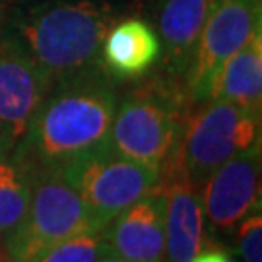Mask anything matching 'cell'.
<instances>
[{"mask_svg":"<svg viewBox=\"0 0 262 262\" xmlns=\"http://www.w3.org/2000/svg\"><path fill=\"white\" fill-rule=\"evenodd\" d=\"M119 94L103 66L51 84L14 151L29 169L58 171L109 148Z\"/></svg>","mask_w":262,"mask_h":262,"instance_id":"obj_1","label":"cell"},{"mask_svg":"<svg viewBox=\"0 0 262 262\" xmlns=\"http://www.w3.org/2000/svg\"><path fill=\"white\" fill-rule=\"evenodd\" d=\"M117 12L105 0H29L12 12L4 35L21 47L51 84L101 64Z\"/></svg>","mask_w":262,"mask_h":262,"instance_id":"obj_2","label":"cell"},{"mask_svg":"<svg viewBox=\"0 0 262 262\" xmlns=\"http://www.w3.org/2000/svg\"><path fill=\"white\" fill-rule=\"evenodd\" d=\"M185 122L183 95L175 88L163 82L138 85L117 101L109 148L163 175L177 163Z\"/></svg>","mask_w":262,"mask_h":262,"instance_id":"obj_3","label":"cell"},{"mask_svg":"<svg viewBox=\"0 0 262 262\" xmlns=\"http://www.w3.org/2000/svg\"><path fill=\"white\" fill-rule=\"evenodd\" d=\"M88 231H101L76 188L60 173L31 169V196L26 214L0 241L8 262H28L49 245Z\"/></svg>","mask_w":262,"mask_h":262,"instance_id":"obj_4","label":"cell"},{"mask_svg":"<svg viewBox=\"0 0 262 262\" xmlns=\"http://www.w3.org/2000/svg\"><path fill=\"white\" fill-rule=\"evenodd\" d=\"M185 122L177 161L188 181L200 187L210 173L231 158L260 146V111L229 103L206 101Z\"/></svg>","mask_w":262,"mask_h":262,"instance_id":"obj_5","label":"cell"},{"mask_svg":"<svg viewBox=\"0 0 262 262\" xmlns=\"http://www.w3.org/2000/svg\"><path fill=\"white\" fill-rule=\"evenodd\" d=\"M56 173L76 188L101 229L119 212L150 194L161 183L156 169L122 158L111 148L78 159Z\"/></svg>","mask_w":262,"mask_h":262,"instance_id":"obj_6","label":"cell"},{"mask_svg":"<svg viewBox=\"0 0 262 262\" xmlns=\"http://www.w3.org/2000/svg\"><path fill=\"white\" fill-rule=\"evenodd\" d=\"M258 31L260 0H215L185 74V88L194 103H204L215 72Z\"/></svg>","mask_w":262,"mask_h":262,"instance_id":"obj_7","label":"cell"},{"mask_svg":"<svg viewBox=\"0 0 262 262\" xmlns=\"http://www.w3.org/2000/svg\"><path fill=\"white\" fill-rule=\"evenodd\" d=\"M260 146L243 151L210 173L198 187L202 214L220 233L233 231L247 215L260 210Z\"/></svg>","mask_w":262,"mask_h":262,"instance_id":"obj_8","label":"cell"},{"mask_svg":"<svg viewBox=\"0 0 262 262\" xmlns=\"http://www.w3.org/2000/svg\"><path fill=\"white\" fill-rule=\"evenodd\" d=\"M51 88L45 72L12 39H0V138L16 148Z\"/></svg>","mask_w":262,"mask_h":262,"instance_id":"obj_9","label":"cell"},{"mask_svg":"<svg viewBox=\"0 0 262 262\" xmlns=\"http://www.w3.org/2000/svg\"><path fill=\"white\" fill-rule=\"evenodd\" d=\"M109 251L126 262H165V196L161 183L103 227Z\"/></svg>","mask_w":262,"mask_h":262,"instance_id":"obj_10","label":"cell"},{"mask_svg":"<svg viewBox=\"0 0 262 262\" xmlns=\"http://www.w3.org/2000/svg\"><path fill=\"white\" fill-rule=\"evenodd\" d=\"M165 196V262H190L204 249V214L198 188L179 161L161 175Z\"/></svg>","mask_w":262,"mask_h":262,"instance_id":"obj_11","label":"cell"},{"mask_svg":"<svg viewBox=\"0 0 262 262\" xmlns=\"http://www.w3.org/2000/svg\"><path fill=\"white\" fill-rule=\"evenodd\" d=\"M215 0H161L158 10V37L161 62L169 74H187L198 37Z\"/></svg>","mask_w":262,"mask_h":262,"instance_id":"obj_12","label":"cell"},{"mask_svg":"<svg viewBox=\"0 0 262 262\" xmlns=\"http://www.w3.org/2000/svg\"><path fill=\"white\" fill-rule=\"evenodd\" d=\"M161 47L156 29L142 19L115 24L101 47V64L115 80H136L159 60Z\"/></svg>","mask_w":262,"mask_h":262,"instance_id":"obj_13","label":"cell"},{"mask_svg":"<svg viewBox=\"0 0 262 262\" xmlns=\"http://www.w3.org/2000/svg\"><path fill=\"white\" fill-rule=\"evenodd\" d=\"M206 101L229 103L260 111L262 107V31L225 60L208 85Z\"/></svg>","mask_w":262,"mask_h":262,"instance_id":"obj_14","label":"cell"},{"mask_svg":"<svg viewBox=\"0 0 262 262\" xmlns=\"http://www.w3.org/2000/svg\"><path fill=\"white\" fill-rule=\"evenodd\" d=\"M29 196L31 169L14 148H0V241L21 222Z\"/></svg>","mask_w":262,"mask_h":262,"instance_id":"obj_15","label":"cell"},{"mask_svg":"<svg viewBox=\"0 0 262 262\" xmlns=\"http://www.w3.org/2000/svg\"><path fill=\"white\" fill-rule=\"evenodd\" d=\"M107 249L103 229L88 231L49 245L28 262H97Z\"/></svg>","mask_w":262,"mask_h":262,"instance_id":"obj_16","label":"cell"},{"mask_svg":"<svg viewBox=\"0 0 262 262\" xmlns=\"http://www.w3.org/2000/svg\"><path fill=\"white\" fill-rule=\"evenodd\" d=\"M237 254L243 262H262V215L254 210L235 227Z\"/></svg>","mask_w":262,"mask_h":262,"instance_id":"obj_17","label":"cell"},{"mask_svg":"<svg viewBox=\"0 0 262 262\" xmlns=\"http://www.w3.org/2000/svg\"><path fill=\"white\" fill-rule=\"evenodd\" d=\"M190 262H233L220 249H202Z\"/></svg>","mask_w":262,"mask_h":262,"instance_id":"obj_18","label":"cell"},{"mask_svg":"<svg viewBox=\"0 0 262 262\" xmlns=\"http://www.w3.org/2000/svg\"><path fill=\"white\" fill-rule=\"evenodd\" d=\"M97 262H126V260H124V258H121V256H117L113 251H109V249H107V251L101 254V258H99Z\"/></svg>","mask_w":262,"mask_h":262,"instance_id":"obj_19","label":"cell"},{"mask_svg":"<svg viewBox=\"0 0 262 262\" xmlns=\"http://www.w3.org/2000/svg\"><path fill=\"white\" fill-rule=\"evenodd\" d=\"M0 148H10V146L4 140H2V138H0Z\"/></svg>","mask_w":262,"mask_h":262,"instance_id":"obj_20","label":"cell"},{"mask_svg":"<svg viewBox=\"0 0 262 262\" xmlns=\"http://www.w3.org/2000/svg\"><path fill=\"white\" fill-rule=\"evenodd\" d=\"M0 262H8L6 258H4V254H2V253H0Z\"/></svg>","mask_w":262,"mask_h":262,"instance_id":"obj_21","label":"cell"}]
</instances>
